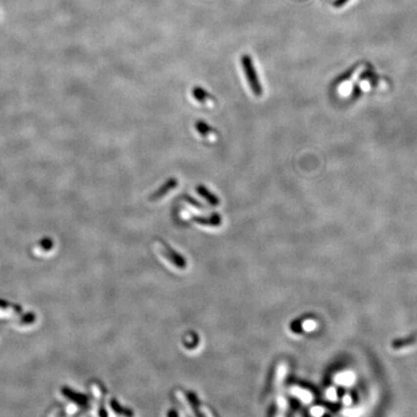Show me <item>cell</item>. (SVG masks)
Listing matches in <instances>:
<instances>
[{
  "label": "cell",
  "mask_w": 417,
  "mask_h": 417,
  "mask_svg": "<svg viewBox=\"0 0 417 417\" xmlns=\"http://www.w3.org/2000/svg\"><path fill=\"white\" fill-rule=\"evenodd\" d=\"M242 70L248 85L255 97H261L263 95V88L259 80L256 68L254 67L252 58L248 54H243L241 58Z\"/></svg>",
  "instance_id": "obj_1"
},
{
  "label": "cell",
  "mask_w": 417,
  "mask_h": 417,
  "mask_svg": "<svg viewBox=\"0 0 417 417\" xmlns=\"http://www.w3.org/2000/svg\"><path fill=\"white\" fill-rule=\"evenodd\" d=\"M178 184H179V182L175 177L169 178L158 190L153 193L150 199L151 200H158V199L164 197L165 195L168 194V192L175 190L178 187Z\"/></svg>",
  "instance_id": "obj_2"
},
{
  "label": "cell",
  "mask_w": 417,
  "mask_h": 417,
  "mask_svg": "<svg viewBox=\"0 0 417 417\" xmlns=\"http://www.w3.org/2000/svg\"><path fill=\"white\" fill-rule=\"evenodd\" d=\"M196 190L200 196H202L208 203L212 206H218L219 204V199L217 195H215L211 190H208L204 185H198Z\"/></svg>",
  "instance_id": "obj_3"
},
{
  "label": "cell",
  "mask_w": 417,
  "mask_h": 417,
  "mask_svg": "<svg viewBox=\"0 0 417 417\" xmlns=\"http://www.w3.org/2000/svg\"><path fill=\"white\" fill-rule=\"evenodd\" d=\"M191 95L196 100V102L200 104H206L208 100L212 98L211 94L207 90H205L203 87H200V86H195L191 91Z\"/></svg>",
  "instance_id": "obj_4"
},
{
  "label": "cell",
  "mask_w": 417,
  "mask_h": 417,
  "mask_svg": "<svg viewBox=\"0 0 417 417\" xmlns=\"http://www.w3.org/2000/svg\"><path fill=\"white\" fill-rule=\"evenodd\" d=\"M195 129L197 132L203 137H207L211 133L215 132L213 127L209 125L207 122H205L204 120H197L195 122Z\"/></svg>",
  "instance_id": "obj_5"
},
{
  "label": "cell",
  "mask_w": 417,
  "mask_h": 417,
  "mask_svg": "<svg viewBox=\"0 0 417 417\" xmlns=\"http://www.w3.org/2000/svg\"><path fill=\"white\" fill-rule=\"evenodd\" d=\"M291 392L293 393V395H295L298 398H300L304 402V404L311 403V401L313 399V396H312V394L309 391L305 390L304 388L298 387V386H294L291 389Z\"/></svg>",
  "instance_id": "obj_6"
},
{
  "label": "cell",
  "mask_w": 417,
  "mask_h": 417,
  "mask_svg": "<svg viewBox=\"0 0 417 417\" xmlns=\"http://www.w3.org/2000/svg\"><path fill=\"white\" fill-rule=\"evenodd\" d=\"M355 376L351 371H345L335 377V381L342 385H351L353 383Z\"/></svg>",
  "instance_id": "obj_7"
},
{
  "label": "cell",
  "mask_w": 417,
  "mask_h": 417,
  "mask_svg": "<svg viewBox=\"0 0 417 417\" xmlns=\"http://www.w3.org/2000/svg\"><path fill=\"white\" fill-rule=\"evenodd\" d=\"M194 220L204 225H219L220 223V217L218 214H214L210 218H196Z\"/></svg>",
  "instance_id": "obj_8"
},
{
  "label": "cell",
  "mask_w": 417,
  "mask_h": 417,
  "mask_svg": "<svg viewBox=\"0 0 417 417\" xmlns=\"http://www.w3.org/2000/svg\"><path fill=\"white\" fill-rule=\"evenodd\" d=\"M317 325L318 324L315 321H313V320H307V321L304 322L303 328H304V330H306V331H312V330L316 329Z\"/></svg>",
  "instance_id": "obj_9"
},
{
  "label": "cell",
  "mask_w": 417,
  "mask_h": 417,
  "mask_svg": "<svg viewBox=\"0 0 417 417\" xmlns=\"http://www.w3.org/2000/svg\"><path fill=\"white\" fill-rule=\"evenodd\" d=\"M327 397L331 400V401H335L337 400V392L336 389L334 387H330L329 389H328L327 391Z\"/></svg>",
  "instance_id": "obj_10"
},
{
  "label": "cell",
  "mask_w": 417,
  "mask_h": 417,
  "mask_svg": "<svg viewBox=\"0 0 417 417\" xmlns=\"http://www.w3.org/2000/svg\"><path fill=\"white\" fill-rule=\"evenodd\" d=\"M325 414V410L321 407H315L311 410V415L314 417H321Z\"/></svg>",
  "instance_id": "obj_11"
},
{
  "label": "cell",
  "mask_w": 417,
  "mask_h": 417,
  "mask_svg": "<svg viewBox=\"0 0 417 417\" xmlns=\"http://www.w3.org/2000/svg\"><path fill=\"white\" fill-rule=\"evenodd\" d=\"M186 199H187V200H188V202H189V203H190V204H191V205H193V206H194V207H197V208H200V207H203V206H202V205H200V204H199V203H197V202H195V201H196V200H194V199H192V198H190V197H189V196H187V197H186Z\"/></svg>",
  "instance_id": "obj_12"
},
{
  "label": "cell",
  "mask_w": 417,
  "mask_h": 417,
  "mask_svg": "<svg viewBox=\"0 0 417 417\" xmlns=\"http://www.w3.org/2000/svg\"><path fill=\"white\" fill-rule=\"evenodd\" d=\"M343 402H344V404H345V405H347V406L351 405V396H350V395H345V396H344V398H343Z\"/></svg>",
  "instance_id": "obj_13"
},
{
  "label": "cell",
  "mask_w": 417,
  "mask_h": 417,
  "mask_svg": "<svg viewBox=\"0 0 417 417\" xmlns=\"http://www.w3.org/2000/svg\"><path fill=\"white\" fill-rule=\"evenodd\" d=\"M347 1H348V0H337V1L335 2V5H336V6H341V5H343L344 3H346Z\"/></svg>",
  "instance_id": "obj_14"
}]
</instances>
